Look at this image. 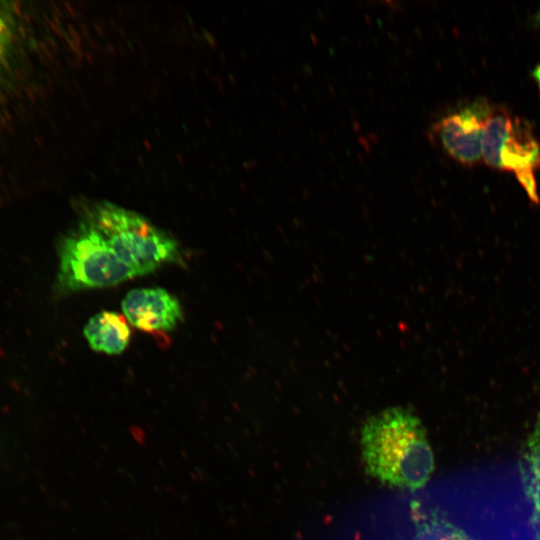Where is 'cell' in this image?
<instances>
[{
	"mask_svg": "<svg viewBox=\"0 0 540 540\" xmlns=\"http://www.w3.org/2000/svg\"><path fill=\"white\" fill-rule=\"evenodd\" d=\"M532 75L534 79L536 80L539 90H540V64L535 67V69L532 72Z\"/></svg>",
	"mask_w": 540,
	"mask_h": 540,
	"instance_id": "obj_12",
	"label": "cell"
},
{
	"mask_svg": "<svg viewBox=\"0 0 540 540\" xmlns=\"http://www.w3.org/2000/svg\"><path fill=\"white\" fill-rule=\"evenodd\" d=\"M482 156L488 165L515 174L540 167V145L530 126L503 111L493 110L486 122Z\"/></svg>",
	"mask_w": 540,
	"mask_h": 540,
	"instance_id": "obj_4",
	"label": "cell"
},
{
	"mask_svg": "<svg viewBox=\"0 0 540 540\" xmlns=\"http://www.w3.org/2000/svg\"><path fill=\"white\" fill-rule=\"evenodd\" d=\"M530 495L535 511L540 515V480L530 482Z\"/></svg>",
	"mask_w": 540,
	"mask_h": 540,
	"instance_id": "obj_11",
	"label": "cell"
},
{
	"mask_svg": "<svg viewBox=\"0 0 540 540\" xmlns=\"http://www.w3.org/2000/svg\"><path fill=\"white\" fill-rule=\"evenodd\" d=\"M527 466L531 478L530 482L540 480V418L529 444Z\"/></svg>",
	"mask_w": 540,
	"mask_h": 540,
	"instance_id": "obj_10",
	"label": "cell"
},
{
	"mask_svg": "<svg viewBox=\"0 0 540 540\" xmlns=\"http://www.w3.org/2000/svg\"><path fill=\"white\" fill-rule=\"evenodd\" d=\"M534 22L540 26V8L538 9L536 14L534 15Z\"/></svg>",
	"mask_w": 540,
	"mask_h": 540,
	"instance_id": "obj_13",
	"label": "cell"
},
{
	"mask_svg": "<svg viewBox=\"0 0 540 540\" xmlns=\"http://www.w3.org/2000/svg\"><path fill=\"white\" fill-rule=\"evenodd\" d=\"M122 309L130 324L146 332L170 331L182 320L179 301L162 288L131 290Z\"/></svg>",
	"mask_w": 540,
	"mask_h": 540,
	"instance_id": "obj_6",
	"label": "cell"
},
{
	"mask_svg": "<svg viewBox=\"0 0 540 540\" xmlns=\"http://www.w3.org/2000/svg\"><path fill=\"white\" fill-rule=\"evenodd\" d=\"M361 446L367 471L383 483L417 489L433 472L425 429L408 409L392 407L370 417L362 429Z\"/></svg>",
	"mask_w": 540,
	"mask_h": 540,
	"instance_id": "obj_1",
	"label": "cell"
},
{
	"mask_svg": "<svg viewBox=\"0 0 540 540\" xmlns=\"http://www.w3.org/2000/svg\"><path fill=\"white\" fill-rule=\"evenodd\" d=\"M414 540H470L465 534L447 524H425Z\"/></svg>",
	"mask_w": 540,
	"mask_h": 540,
	"instance_id": "obj_9",
	"label": "cell"
},
{
	"mask_svg": "<svg viewBox=\"0 0 540 540\" xmlns=\"http://www.w3.org/2000/svg\"><path fill=\"white\" fill-rule=\"evenodd\" d=\"M492 111L485 100L479 99L443 117L433 131L444 151L465 165L478 162L484 128Z\"/></svg>",
	"mask_w": 540,
	"mask_h": 540,
	"instance_id": "obj_5",
	"label": "cell"
},
{
	"mask_svg": "<svg viewBox=\"0 0 540 540\" xmlns=\"http://www.w3.org/2000/svg\"><path fill=\"white\" fill-rule=\"evenodd\" d=\"M117 255L139 275L181 260L178 243L139 214L109 202L94 204L84 215Z\"/></svg>",
	"mask_w": 540,
	"mask_h": 540,
	"instance_id": "obj_2",
	"label": "cell"
},
{
	"mask_svg": "<svg viewBox=\"0 0 540 540\" xmlns=\"http://www.w3.org/2000/svg\"><path fill=\"white\" fill-rule=\"evenodd\" d=\"M14 15L7 3L0 1V73L10 55L14 41Z\"/></svg>",
	"mask_w": 540,
	"mask_h": 540,
	"instance_id": "obj_8",
	"label": "cell"
},
{
	"mask_svg": "<svg viewBox=\"0 0 540 540\" xmlns=\"http://www.w3.org/2000/svg\"><path fill=\"white\" fill-rule=\"evenodd\" d=\"M130 328L122 315L102 311L94 315L84 328V335L89 346L98 352L120 354L130 339Z\"/></svg>",
	"mask_w": 540,
	"mask_h": 540,
	"instance_id": "obj_7",
	"label": "cell"
},
{
	"mask_svg": "<svg viewBox=\"0 0 540 540\" xmlns=\"http://www.w3.org/2000/svg\"><path fill=\"white\" fill-rule=\"evenodd\" d=\"M58 288L61 292L103 288L138 276L85 216L61 240Z\"/></svg>",
	"mask_w": 540,
	"mask_h": 540,
	"instance_id": "obj_3",
	"label": "cell"
}]
</instances>
